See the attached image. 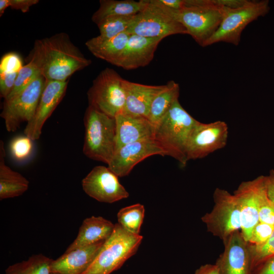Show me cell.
I'll return each mask as SVG.
<instances>
[{"label": "cell", "instance_id": "cell-3", "mask_svg": "<svg viewBox=\"0 0 274 274\" xmlns=\"http://www.w3.org/2000/svg\"><path fill=\"white\" fill-rule=\"evenodd\" d=\"M184 1V7L181 9L166 8L170 15L186 28L188 35L204 47L222 21L223 7L217 0Z\"/></svg>", "mask_w": 274, "mask_h": 274}, {"label": "cell", "instance_id": "cell-32", "mask_svg": "<svg viewBox=\"0 0 274 274\" xmlns=\"http://www.w3.org/2000/svg\"><path fill=\"white\" fill-rule=\"evenodd\" d=\"M32 140L27 136H18L10 144V151L14 159L22 161L27 159L32 153Z\"/></svg>", "mask_w": 274, "mask_h": 274}, {"label": "cell", "instance_id": "cell-38", "mask_svg": "<svg viewBox=\"0 0 274 274\" xmlns=\"http://www.w3.org/2000/svg\"><path fill=\"white\" fill-rule=\"evenodd\" d=\"M265 188L267 196L274 204V170L271 169L269 175L265 176Z\"/></svg>", "mask_w": 274, "mask_h": 274}, {"label": "cell", "instance_id": "cell-11", "mask_svg": "<svg viewBox=\"0 0 274 274\" xmlns=\"http://www.w3.org/2000/svg\"><path fill=\"white\" fill-rule=\"evenodd\" d=\"M228 127L223 121L204 123L197 121L189 136L186 156L189 160L203 158L227 144Z\"/></svg>", "mask_w": 274, "mask_h": 274}, {"label": "cell", "instance_id": "cell-14", "mask_svg": "<svg viewBox=\"0 0 274 274\" xmlns=\"http://www.w3.org/2000/svg\"><path fill=\"white\" fill-rule=\"evenodd\" d=\"M265 180V176H260L253 180L242 182L233 194L240 210L241 232L247 242L254 227L259 222L258 197Z\"/></svg>", "mask_w": 274, "mask_h": 274}, {"label": "cell", "instance_id": "cell-23", "mask_svg": "<svg viewBox=\"0 0 274 274\" xmlns=\"http://www.w3.org/2000/svg\"><path fill=\"white\" fill-rule=\"evenodd\" d=\"M129 36L125 31L107 40L97 36L86 41L85 45L94 56L115 65L126 47Z\"/></svg>", "mask_w": 274, "mask_h": 274}, {"label": "cell", "instance_id": "cell-29", "mask_svg": "<svg viewBox=\"0 0 274 274\" xmlns=\"http://www.w3.org/2000/svg\"><path fill=\"white\" fill-rule=\"evenodd\" d=\"M134 16H113L106 18L97 25L99 31L98 37L107 40L125 32Z\"/></svg>", "mask_w": 274, "mask_h": 274}, {"label": "cell", "instance_id": "cell-39", "mask_svg": "<svg viewBox=\"0 0 274 274\" xmlns=\"http://www.w3.org/2000/svg\"><path fill=\"white\" fill-rule=\"evenodd\" d=\"M194 274H220L216 264H206L197 269Z\"/></svg>", "mask_w": 274, "mask_h": 274}, {"label": "cell", "instance_id": "cell-4", "mask_svg": "<svg viewBox=\"0 0 274 274\" xmlns=\"http://www.w3.org/2000/svg\"><path fill=\"white\" fill-rule=\"evenodd\" d=\"M83 152L87 157L109 163L116 150L115 118L88 106L84 117Z\"/></svg>", "mask_w": 274, "mask_h": 274}, {"label": "cell", "instance_id": "cell-26", "mask_svg": "<svg viewBox=\"0 0 274 274\" xmlns=\"http://www.w3.org/2000/svg\"><path fill=\"white\" fill-rule=\"evenodd\" d=\"M42 75V67L38 55L32 50L31 59L18 72L14 87L4 100H9L21 93Z\"/></svg>", "mask_w": 274, "mask_h": 274}, {"label": "cell", "instance_id": "cell-22", "mask_svg": "<svg viewBox=\"0 0 274 274\" xmlns=\"http://www.w3.org/2000/svg\"><path fill=\"white\" fill-rule=\"evenodd\" d=\"M4 144L0 141V199L13 198L23 194L28 188L29 181L20 173L6 164Z\"/></svg>", "mask_w": 274, "mask_h": 274}, {"label": "cell", "instance_id": "cell-37", "mask_svg": "<svg viewBox=\"0 0 274 274\" xmlns=\"http://www.w3.org/2000/svg\"><path fill=\"white\" fill-rule=\"evenodd\" d=\"M251 274H274V256L257 267Z\"/></svg>", "mask_w": 274, "mask_h": 274}, {"label": "cell", "instance_id": "cell-5", "mask_svg": "<svg viewBox=\"0 0 274 274\" xmlns=\"http://www.w3.org/2000/svg\"><path fill=\"white\" fill-rule=\"evenodd\" d=\"M142 239L141 235L130 233L118 223L115 224L112 234L82 274H110L118 269L137 252Z\"/></svg>", "mask_w": 274, "mask_h": 274}, {"label": "cell", "instance_id": "cell-10", "mask_svg": "<svg viewBox=\"0 0 274 274\" xmlns=\"http://www.w3.org/2000/svg\"><path fill=\"white\" fill-rule=\"evenodd\" d=\"M46 82L41 75L21 93L9 100H4L1 116L6 129L15 131L23 122H29L33 116Z\"/></svg>", "mask_w": 274, "mask_h": 274}, {"label": "cell", "instance_id": "cell-34", "mask_svg": "<svg viewBox=\"0 0 274 274\" xmlns=\"http://www.w3.org/2000/svg\"><path fill=\"white\" fill-rule=\"evenodd\" d=\"M22 60L17 53L9 52L0 61V74L18 73L23 67Z\"/></svg>", "mask_w": 274, "mask_h": 274}, {"label": "cell", "instance_id": "cell-33", "mask_svg": "<svg viewBox=\"0 0 274 274\" xmlns=\"http://www.w3.org/2000/svg\"><path fill=\"white\" fill-rule=\"evenodd\" d=\"M274 230V225L259 222L254 227L248 243L260 246L265 243Z\"/></svg>", "mask_w": 274, "mask_h": 274}, {"label": "cell", "instance_id": "cell-2", "mask_svg": "<svg viewBox=\"0 0 274 274\" xmlns=\"http://www.w3.org/2000/svg\"><path fill=\"white\" fill-rule=\"evenodd\" d=\"M197 121L183 108L178 99L155 125L153 139L166 155L176 159L182 167L185 166L188 162L187 145Z\"/></svg>", "mask_w": 274, "mask_h": 274}, {"label": "cell", "instance_id": "cell-42", "mask_svg": "<svg viewBox=\"0 0 274 274\" xmlns=\"http://www.w3.org/2000/svg\"><path fill=\"white\" fill-rule=\"evenodd\" d=\"M9 7L8 0H0V16H2L6 9Z\"/></svg>", "mask_w": 274, "mask_h": 274}, {"label": "cell", "instance_id": "cell-40", "mask_svg": "<svg viewBox=\"0 0 274 274\" xmlns=\"http://www.w3.org/2000/svg\"><path fill=\"white\" fill-rule=\"evenodd\" d=\"M163 6L174 10H179L184 7V0H157Z\"/></svg>", "mask_w": 274, "mask_h": 274}, {"label": "cell", "instance_id": "cell-12", "mask_svg": "<svg viewBox=\"0 0 274 274\" xmlns=\"http://www.w3.org/2000/svg\"><path fill=\"white\" fill-rule=\"evenodd\" d=\"M118 176L108 167H93L82 180L84 191L95 200L113 203L129 196V193L119 182Z\"/></svg>", "mask_w": 274, "mask_h": 274}, {"label": "cell", "instance_id": "cell-30", "mask_svg": "<svg viewBox=\"0 0 274 274\" xmlns=\"http://www.w3.org/2000/svg\"><path fill=\"white\" fill-rule=\"evenodd\" d=\"M249 248L252 273L257 267L274 256V230L265 243L260 246L249 244Z\"/></svg>", "mask_w": 274, "mask_h": 274}, {"label": "cell", "instance_id": "cell-8", "mask_svg": "<svg viewBox=\"0 0 274 274\" xmlns=\"http://www.w3.org/2000/svg\"><path fill=\"white\" fill-rule=\"evenodd\" d=\"M123 80L114 69L107 67L101 71L87 91L88 106L115 118L125 106Z\"/></svg>", "mask_w": 274, "mask_h": 274}, {"label": "cell", "instance_id": "cell-17", "mask_svg": "<svg viewBox=\"0 0 274 274\" xmlns=\"http://www.w3.org/2000/svg\"><path fill=\"white\" fill-rule=\"evenodd\" d=\"M162 40L159 38L130 35L126 47L115 65L126 70L147 65L152 60Z\"/></svg>", "mask_w": 274, "mask_h": 274}, {"label": "cell", "instance_id": "cell-16", "mask_svg": "<svg viewBox=\"0 0 274 274\" xmlns=\"http://www.w3.org/2000/svg\"><path fill=\"white\" fill-rule=\"evenodd\" d=\"M223 252L216 264L220 274H251L249 244L239 230L223 242Z\"/></svg>", "mask_w": 274, "mask_h": 274}, {"label": "cell", "instance_id": "cell-28", "mask_svg": "<svg viewBox=\"0 0 274 274\" xmlns=\"http://www.w3.org/2000/svg\"><path fill=\"white\" fill-rule=\"evenodd\" d=\"M144 216V206L136 203L119 210L117 214L118 223L128 232L140 234Z\"/></svg>", "mask_w": 274, "mask_h": 274}, {"label": "cell", "instance_id": "cell-21", "mask_svg": "<svg viewBox=\"0 0 274 274\" xmlns=\"http://www.w3.org/2000/svg\"><path fill=\"white\" fill-rule=\"evenodd\" d=\"M114 227L115 224L102 217L86 218L79 228L77 236L65 252L106 241L112 234Z\"/></svg>", "mask_w": 274, "mask_h": 274}, {"label": "cell", "instance_id": "cell-43", "mask_svg": "<svg viewBox=\"0 0 274 274\" xmlns=\"http://www.w3.org/2000/svg\"><path fill=\"white\" fill-rule=\"evenodd\" d=\"M51 274H58V273H51Z\"/></svg>", "mask_w": 274, "mask_h": 274}, {"label": "cell", "instance_id": "cell-31", "mask_svg": "<svg viewBox=\"0 0 274 274\" xmlns=\"http://www.w3.org/2000/svg\"><path fill=\"white\" fill-rule=\"evenodd\" d=\"M258 211L259 222L274 225V204L267 196L265 180L259 194Z\"/></svg>", "mask_w": 274, "mask_h": 274}, {"label": "cell", "instance_id": "cell-20", "mask_svg": "<svg viewBox=\"0 0 274 274\" xmlns=\"http://www.w3.org/2000/svg\"><path fill=\"white\" fill-rule=\"evenodd\" d=\"M105 242L64 252L52 262L51 273L82 274L93 262Z\"/></svg>", "mask_w": 274, "mask_h": 274}, {"label": "cell", "instance_id": "cell-27", "mask_svg": "<svg viewBox=\"0 0 274 274\" xmlns=\"http://www.w3.org/2000/svg\"><path fill=\"white\" fill-rule=\"evenodd\" d=\"M53 260L41 254L33 255L26 260L10 265L5 274H51Z\"/></svg>", "mask_w": 274, "mask_h": 274}, {"label": "cell", "instance_id": "cell-24", "mask_svg": "<svg viewBox=\"0 0 274 274\" xmlns=\"http://www.w3.org/2000/svg\"><path fill=\"white\" fill-rule=\"evenodd\" d=\"M148 0H100L98 9L91 17L96 24L109 16H134L148 5Z\"/></svg>", "mask_w": 274, "mask_h": 274}, {"label": "cell", "instance_id": "cell-6", "mask_svg": "<svg viewBox=\"0 0 274 274\" xmlns=\"http://www.w3.org/2000/svg\"><path fill=\"white\" fill-rule=\"evenodd\" d=\"M223 7L222 21L204 47L221 42L238 45L241 33L246 26L258 17L265 15L270 9L268 0H247L242 6L236 8Z\"/></svg>", "mask_w": 274, "mask_h": 274}, {"label": "cell", "instance_id": "cell-1", "mask_svg": "<svg viewBox=\"0 0 274 274\" xmlns=\"http://www.w3.org/2000/svg\"><path fill=\"white\" fill-rule=\"evenodd\" d=\"M33 49L39 57L42 75L47 80L67 81L91 63L64 32L37 40Z\"/></svg>", "mask_w": 274, "mask_h": 274}, {"label": "cell", "instance_id": "cell-25", "mask_svg": "<svg viewBox=\"0 0 274 274\" xmlns=\"http://www.w3.org/2000/svg\"><path fill=\"white\" fill-rule=\"evenodd\" d=\"M179 85L172 80L165 84V88L153 99L148 119L155 125L166 114L174 103L178 99Z\"/></svg>", "mask_w": 274, "mask_h": 274}, {"label": "cell", "instance_id": "cell-9", "mask_svg": "<svg viewBox=\"0 0 274 274\" xmlns=\"http://www.w3.org/2000/svg\"><path fill=\"white\" fill-rule=\"evenodd\" d=\"M213 199V209L201 219L208 231L223 242L241 229L240 210L233 194L225 189L216 188Z\"/></svg>", "mask_w": 274, "mask_h": 274}, {"label": "cell", "instance_id": "cell-36", "mask_svg": "<svg viewBox=\"0 0 274 274\" xmlns=\"http://www.w3.org/2000/svg\"><path fill=\"white\" fill-rule=\"evenodd\" d=\"M9 6L13 9L20 10L23 13L29 11L30 8L38 4L39 0H8Z\"/></svg>", "mask_w": 274, "mask_h": 274}, {"label": "cell", "instance_id": "cell-7", "mask_svg": "<svg viewBox=\"0 0 274 274\" xmlns=\"http://www.w3.org/2000/svg\"><path fill=\"white\" fill-rule=\"evenodd\" d=\"M148 5L135 15L126 32L147 38H164L174 35H188L186 28L157 0H148Z\"/></svg>", "mask_w": 274, "mask_h": 274}, {"label": "cell", "instance_id": "cell-13", "mask_svg": "<svg viewBox=\"0 0 274 274\" xmlns=\"http://www.w3.org/2000/svg\"><path fill=\"white\" fill-rule=\"evenodd\" d=\"M68 80L56 81L46 80L35 113L27 123L25 135L32 141L38 140L43 125L63 98L67 89Z\"/></svg>", "mask_w": 274, "mask_h": 274}, {"label": "cell", "instance_id": "cell-15", "mask_svg": "<svg viewBox=\"0 0 274 274\" xmlns=\"http://www.w3.org/2000/svg\"><path fill=\"white\" fill-rule=\"evenodd\" d=\"M154 155L166 154L153 139L128 144L115 151L108 167L118 177H125L138 163Z\"/></svg>", "mask_w": 274, "mask_h": 274}, {"label": "cell", "instance_id": "cell-18", "mask_svg": "<svg viewBox=\"0 0 274 274\" xmlns=\"http://www.w3.org/2000/svg\"><path fill=\"white\" fill-rule=\"evenodd\" d=\"M115 119L116 150L128 144L153 139L155 125L148 118L121 112Z\"/></svg>", "mask_w": 274, "mask_h": 274}, {"label": "cell", "instance_id": "cell-41", "mask_svg": "<svg viewBox=\"0 0 274 274\" xmlns=\"http://www.w3.org/2000/svg\"><path fill=\"white\" fill-rule=\"evenodd\" d=\"M247 0H217V3L224 7L236 8L242 6Z\"/></svg>", "mask_w": 274, "mask_h": 274}, {"label": "cell", "instance_id": "cell-19", "mask_svg": "<svg viewBox=\"0 0 274 274\" xmlns=\"http://www.w3.org/2000/svg\"><path fill=\"white\" fill-rule=\"evenodd\" d=\"M125 103L122 113L148 118L152 102L155 96L165 87L148 85L123 80Z\"/></svg>", "mask_w": 274, "mask_h": 274}, {"label": "cell", "instance_id": "cell-35", "mask_svg": "<svg viewBox=\"0 0 274 274\" xmlns=\"http://www.w3.org/2000/svg\"><path fill=\"white\" fill-rule=\"evenodd\" d=\"M18 73L0 74V95L5 99L12 91Z\"/></svg>", "mask_w": 274, "mask_h": 274}]
</instances>
